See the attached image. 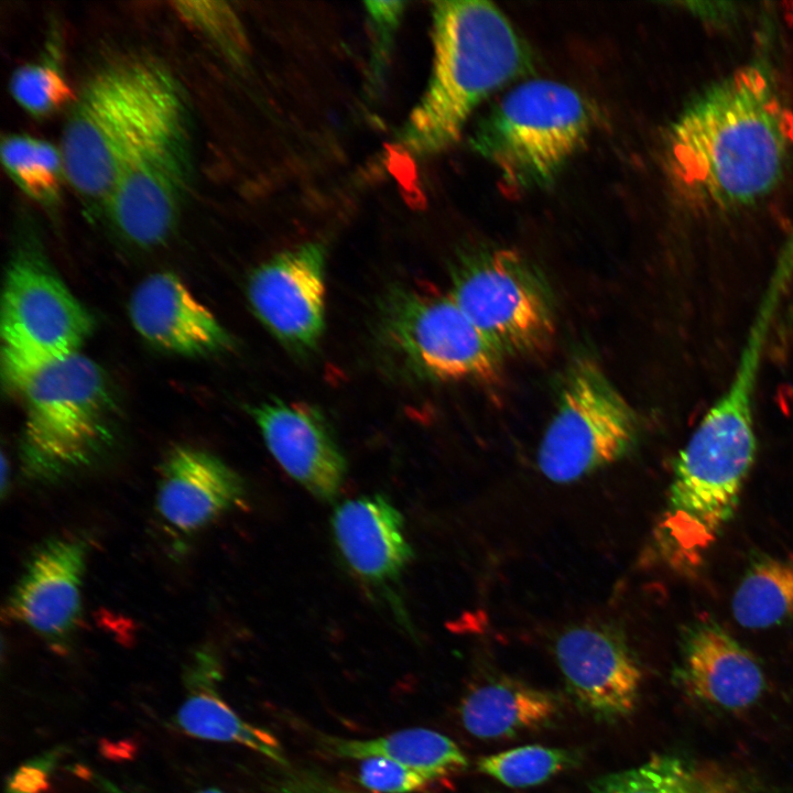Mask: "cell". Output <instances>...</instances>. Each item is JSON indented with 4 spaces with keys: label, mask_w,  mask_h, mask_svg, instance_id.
<instances>
[{
    "label": "cell",
    "mask_w": 793,
    "mask_h": 793,
    "mask_svg": "<svg viewBox=\"0 0 793 793\" xmlns=\"http://www.w3.org/2000/svg\"><path fill=\"white\" fill-rule=\"evenodd\" d=\"M591 127L590 107L577 90L533 79L517 85L477 122L469 144L496 167L503 188L519 194L551 185Z\"/></svg>",
    "instance_id": "cell-5"
},
{
    "label": "cell",
    "mask_w": 793,
    "mask_h": 793,
    "mask_svg": "<svg viewBox=\"0 0 793 793\" xmlns=\"http://www.w3.org/2000/svg\"><path fill=\"white\" fill-rule=\"evenodd\" d=\"M561 713V702L553 693L504 676L472 687L459 708L465 729L486 740L547 728Z\"/></svg>",
    "instance_id": "cell-21"
},
{
    "label": "cell",
    "mask_w": 793,
    "mask_h": 793,
    "mask_svg": "<svg viewBox=\"0 0 793 793\" xmlns=\"http://www.w3.org/2000/svg\"><path fill=\"white\" fill-rule=\"evenodd\" d=\"M1 161L13 183L46 209L61 202L66 181L59 148L29 134H7L1 140Z\"/></svg>",
    "instance_id": "cell-24"
},
{
    "label": "cell",
    "mask_w": 793,
    "mask_h": 793,
    "mask_svg": "<svg viewBox=\"0 0 793 793\" xmlns=\"http://www.w3.org/2000/svg\"><path fill=\"white\" fill-rule=\"evenodd\" d=\"M736 621L748 629L793 623V562L758 556L732 596Z\"/></svg>",
    "instance_id": "cell-23"
},
{
    "label": "cell",
    "mask_w": 793,
    "mask_h": 793,
    "mask_svg": "<svg viewBox=\"0 0 793 793\" xmlns=\"http://www.w3.org/2000/svg\"><path fill=\"white\" fill-rule=\"evenodd\" d=\"M164 69L143 57L108 63L85 82L69 107L58 148L66 182L90 206L104 209Z\"/></svg>",
    "instance_id": "cell-7"
},
{
    "label": "cell",
    "mask_w": 793,
    "mask_h": 793,
    "mask_svg": "<svg viewBox=\"0 0 793 793\" xmlns=\"http://www.w3.org/2000/svg\"><path fill=\"white\" fill-rule=\"evenodd\" d=\"M129 316L146 341L170 352L203 356L231 346L216 316L171 272L151 274L134 289Z\"/></svg>",
    "instance_id": "cell-17"
},
{
    "label": "cell",
    "mask_w": 793,
    "mask_h": 793,
    "mask_svg": "<svg viewBox=\"0 0 793 793\" xmlns=\"http://www.w3.org/2000/svg\"><path fill=\"white\" fill-rule=\"evenodd\" d=\"M792 150L793 113L775 72L757 58L687 100L670 126L665 161L687 203L728 211L771 194Z\"/></svg>",
    "instance_id": "cell-1"
},
{
    "label": "cell",
    "mask_w": 793,
    "mask_h": 793,
    "mask_svg": "<svg viewBox=\"0 0 793 793\" xmlns=\"http://www.w3.org/2000/svg\"><path fill=\"white\" fill-rule=\"evenodd\" d=\"M734 2H688L685 6L696 18L714 24H729L740 14Z\"/></svg>",
    "instance_id": "cell-33"
},
{
    "label": "cell",
    "mask_w": 793,
    "mask_h": 793,
    "mask_svg": "<svg viewBox=\"0 0 793 793\" xmlns=\"http://www.w3.org/2000/svg\"><path fill=\"white\" fill-rule=\"evenodd\" d=\"M591 793H692V773L672 754L654 756L644 763L593 780Z\"/></svg>",
    "instance_id": "cell-26"
},
{
    "label": "cell",
    "mask_w": 793,
    "mask_h": 793,
    "mask_svg": "<svg viewBox=\"0 0 793 793\" xmlns=\"http://www.w3.org/2000/svg\"><path fill=\"white\" fill-rule=\"evenodd\" d=\"M323 747L338 758L388 759L426 773L438 782L468 765L466 756L450 738L425 728L405 729L365 740L325 737Z\"/></svg>",
    "instance_id": "cell-22"
},
{
    "label": "cell",
    "mask_w": 793,
    "mask_h": 793,
    "mask_svg": "<svg viewBox=\"0 0 793 793\" xmlns=\"http://www.w3.org/2000/svg\"><path fill=\"white\" fill-rule=\"evenodd\" d=\"M7 470H8L7 460H6L4 456H2V458H1V475H2L1 476V493H2V496L6 493Z\"/></svg>",
    "instance_id": "cell-35"
},
{
    "label": "cell",
    "mask_w": 793,
    "mask_h": 793,
    "mask_svg": "<svg viewBox=\"0 0 793 793\" xmlns=\"http://www.w3.org/2000/svg\"><path fill=\"white\" fill-rule=\"evenodd\" d=\"M554 653L567 692L584 714L607 724L633 714L642 671L618 630L599 624L572 627L556 639Z\"/></svg>",
    "instance_id": "cell-12"
},
{
    "label": "cell",
    "mask_w": 793,
    "mask_h": 793,
    "mask_svg": "<svg viewBox=\"0 0 793 793\" xmlns=\"http://www.w3.org/2000/svg\"><path fill=\"white\" fill-rule=\"evenodd\" d=\"M80 769L83 771L79 774L86 778L95 793H143L124 786L123 784H119L115 780L99 773L98 771L87 768Z\"/></svg>",
    "instance_id": "cell-34"
},
{
    "label": "cell",
    "mask_w": 793,
    "mask_h": 793,
    "mask_svg": "<svg viewBox=\"0 0 793 793\" xmlns=\"http://www.w3.org/2000/svg\"><path fill=\"white\" fill-rule=\"evenodd\" d=\"M379 341L409 373L441 382H493L504 356L479 332L450 294L398 285L382 297Z\"/></svg>",
    "instance_id": "cell-8"
},
{
    "label": "cell",
    "mask_w": 793,
    "mask_h": 793,
    "mask_svg": "<svg viewBox=\"0 0 793 793\" xmlns=\"http://www.w3.org/2000/svg\"><path fill=\"white\" fill-rule=\"evenodd\" d=\"M640 421L597 361L582 356L567 368L556 411L539 446L541 472L569 484L627 456Z\"/></svg>",
    "instance_id": "cell-10"
},
{
    "label": "cell",
    "mask_w": 793,
    "mask_h": 793,
    "mask_svg": "<svg viewBox=\"0 0 793 793\" xmlns=\"http://www.w3.org/2000/svg\"><path fill=\"white\" fill-rule=\"evenodd\" d=\"M676 672L689 694L726 710L748 708L765 686L756 658L710 618L697 619L683 631Z\"/></svg>",
    "instance_id": "cell-16"
},
{
    "label": "cell",
    "mask_w": 793,
    "mask_h": 793,
    "mask_svg": "<svg viewBox=\"0 0 793 793\" xmlns=\"http://www.w3.org/2000/svg\"><path fill=\"white\" fill-rule=\"evenodd\" d=\"M192 172L188 107L165 67L104 207L115 230L140 248L164 243L180 219Z\"/></svg>",
    "instance_id": "cell-4"
},
{
    "label": "cell",
    "mask_w": 793,
    "mask_h": 793,
    "mask_svg": "<svg viewBox=\"0 0 793 793\" xmlns=\"http://www.w3.org/2000/svg\"><path fill=\"white\" fill-rule=\"evenodd\" d=\"M358 781L376 793L423 792L438 783L426 773L383 758L363 759Z\"/></svg>",
    "instance_id": "cell-29"
},
{
    "label": "cell",
    "mask_w": 793,
    "mask_h": 793,
    "mask_svg": "<svg viewBox=\"0 0 793 793\" xmlns=\"http://www.w3.org/2000/svg\"><path fill=\"white\" fill-rule=\"evenodd\" d=\"M87 543L53 537L30 556L8 604L10 617L41 637L54 651H68L82 615Z\"/></svg>",
    "instance_id": "cell-14"
},
{
    "label": "cell",
    "mask_w": 793,
    "mask_h": 793,
    "mask_svg": "<svg viewBox=\"0 0 793 793\" xmlns=\"http://www.w3.org/2000/svg\"><path fill=\"white\" fill-rule=\"evenodd\" d=\"M758 373L748 363L736 367L674 460L663 530L687 562L696 563L738 508L757 454Z\"/></svg>",
    "instance_id": "cell-3"
},
{
    "label": "cell",
    "mask_w": 793,
    "mask_h": 793,
    "mask_svg": "<svg viewBox=\"0 0 793 793\" xmlns=\"http://www.w3.org/2000/svg\"><path fill=\"white\" fill-rule=\"evenodd\" d=\"M404 6L405 3L402 1L366 2L368 18L374 33V48L371 62L373 82L382 78L393 34L404 12Z\"/></svg>",
    "instance_id": "cell-30"
},
{
    "label": "cell",
    "mask_w": 793,
    "mask_h": 793,
    "mask_svg": "<svg viewBox=\"0 0 793 793\" xmlns=\"http://www.w3.org/2000/svg\"><path fill=\"white\" fill-rule=\"evenodd\" d=\"M580 756L564 748L529 745L481 757L478 770L510 787L539 785L574 768Z\"/></svg>",
    "instance_id": "cell-25"
},
{
    "label": "cell",
    "mask_w": 793,
    "mask_h": 793,
    "mask_svg": "<svg viewBox=\"0 0 793 793\" xmlns=\"http://www.w3.org/2000/svg\"><path fill=\"white\" fill-rule=\"evenodd\" d=\"M279 465L308 492L333 499L346 461L322 413L305 403L272 400L251 411Z\"/></svg>",
    "instance_id": "cell-15"
},
{
    "label": "cell",
    "mask_w": 793,
    "mask_h": 793,
    "mask_svg": "<svg viewBox=\"0 0 793 793\" xmlns=\"http://www.w3.org/2000/svg\"><path fill=\"white\" fill-rule=\"evenodd\" d=\"M450 296L504 356L542 352L555 335L554 298L543 274L511 249L476 248L450 265Z\"/></svg>",
    "instance_id": "cell-9"
},
{
    "label": "cell",
    "mask_w": 793,
    "mask_h": 793,
    "mask_svg": "<svg viewBox=\"0 0 793 793\" xmlns=\"http://www.w3.org/2000/svg\"><path fill=\"white\" fill-rule=\"evenodd\" d=\"M243 493L240 477L220 458L177 446L161 465L155 504L170 526L192 533L236 507Z\"/></svg>",
    "instance_id": "cell-18"
},
{
    "label": "cell",
    "mask_w": 793,
    "mask_h": 793,
    "mask_svg": "<svg viewBox=\"0 0 793 793\" xmlns=\"http://www.w3.org/2000/svg\"><path fill=\"white\" fill-rule=\"evenodd\" d=\"M10 93L17 104L35 118L70 107L77 95L62 72L46 62L18 67L10 79Z\"/></svg>",
    "instance_id": "cell-27"
},
{
    "label": "cell",
    "mask_w": 793,
    "mask_h": 793,
    "mask_svg": "<svg viewBox=\"0 0 793 793\" xmlns=\"http://www.w3.org/2000/svg\"><path fill=\"white\" fill-rule=\"evenodd\" d=\"M268 793H356L340 787L326 778L311 771H293L283 774L269 787Z\"/></svg>",
    "instance_id": "cell-32"
},
{
    "label": "cell",
    "mask_w": 793,
    "mask_h": 793,
    "mask_svg": "<svg viewBox=\"0 0 793 793\" xmlns=\"http://www.w3.org/2000/svg\"><path fill=\"white\" fill-rule=\"evenodd\" d=\"M62 751L63 748L54 749L22 765L10 778L6 793H41Z\"/></svg>",
    "instance_id": "cell-31"
},
{
    "label": "cell",
    "mask_w": 793,
    "mask_h": 793,
    "mask_svg": "<svg viewBox=\"0 0 793 793\" xmlns=\"http://www.w3.org/2000/svg\"><path fill=\"white\" fill-rule=\"evenodd\" d=\"M247 292L272 335L295 354L311 352L325 327V248L307 242L272 257L251 273Z\"/></svg>",
    "instance_id": "cell-13"
},
{
    "label": "cell",
    "mask_w": 793,
    "mask_h": 793,
    "mask_svg": "<svg viewBox=\"0 0 793 793\" xmlns=\"http://www.w3.org/2000/svg\"><path fill=\"white\" fill-rule=\"evenodd\" d=\"M176 10L202 34L216 42L233 58L245 52V37L232 10L222 2H177Z\"/></svg>",
    "instance_id": "cell-28"
},
{
    "label": "cell",
    "mask_w": 793,
    "mask_h": 793,
    "mask_svg": "<svg viewBox=\"0 0 793 793\" xmlns=\"http://www.w3.org/2000/svg\"><path fill=\"white\" fill-rule=\"evenodd\" d=\"M433 63L427 86L399 133L415 156L436 154L458 140L474 110L532 67L512 23L493 3H433Z\"/></svg>",
    "instance_id": "cell-2"
},
{
    "label": "cell",
    "mask_w": 793,
    "mask_h": 793,
    "mask_svg": "<svg viewBox=\"0 0 793 793\" xmlns=\"http://www.w3.org/2000/svg\"><path fill=\"white\" fill-rule=\"evenodd\" d=\"M332 526L345 562L365 580H392L412 557L401 513L380 495L345 501Z\"/></svg>",
    "instance_id": "cell-19"
},
{
    "label": "cell",
    "mask_w": 793,
    "mask_h": 793,
    "mask_svg": "<svg viewBox=\"0 0 793 793\" xmlns=\"http://www.w3.org/2000/svg\"><path fill=\"white\" fill-rule=\"evenodd\" d=\"M94 319L46 261L35 238L24 237L7 271L1 304V357L9 383L79 351Z\"/></svg>",
    "instance_id": "cell-11"
},
{
    "label": "cell",
    "mask_w": 793,
    "mask_h": 793,
    "mask_svg": "<svg viewBox=\"0 0 793 793\" xmlns=\"http://www.w3.org/2000/svg\"><path fill=\"white\" fill-rule=\"evenodd\" d=\"M184 697L174 723L187 736L249 748L285 765L286 757L270 731L242 719L222 698L220 662L209 649L197 650L184 671Z\"/></svg>",
    "instance_id": "cell-20"
},
{
    "label": "cell",
    "mask_w": 793,
    "mask_h": 793,
    "mask_svg": "<svg viewBox=\"0 0 793 793\" xmlns=\"http://www.w3.org/2000/svg\"><path fill=\"white\" fill-rule=\"evenodd\" d=\"M24 405L21 453L29 476L53 481L88 465L110 441L111 394L102 369L79 351L11 383Z\"/></svg>",
    "instance_id": "cell-6"
},
{
    "label": "cell",
    "mask_w": 793,
    "mask_h": 793,
    "mask_svg": "<svg viewBox=\"0 0 793 793\" xmlns=\"http://www.w3.org/2000/svg\"><path fill=\"white\" fill-rule=\"evenodd\" d=\"M196 793H225L220 789L217 787H206L197 791Z\"/></svg>",
    "instance_id": "cell-36"
}]
</instances>
